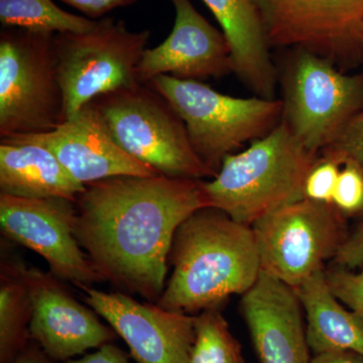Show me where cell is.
Here are the masks:
<instances>
[{"label":"cell","mask_w":363,"mask_h":363,"mask_svg":"<svg viewBox=\"0 0 363 363\" xmlns=\"http://www.w3.org/2000/svg\"><path fill=\"white\" fill-rule=\"evenodd\" d=\"M74 235L105 281L157 302L179 227L210 207L204 182L116 176L85 185Z\"/></svg>","instance_id":"1"},{"label":"cell","mask_w":363,"mask_h":363,"mask_svg":"<svg viewBox=\"0 0 363 363\" xmlns=\"http://www.w3.org/2000/svg\"><path fill=\"white\" fill-rule=\"evenodd\" d=\"M169 259L173 274L156 304L185 314L243 295L262 272L252 225L212 207L198 210L181 224Z\"/></svg>","instance_id":"2"},{"label":"cell","mask_w":363,"mask_h":363,"mask_svg":"<svg viewBox=\"0 0 363 363\" xmlns=\"http://www.w3.org/2000/svg\"><path fill=\"white\" fill-rule=\"evenodd\" d=\"M319 156L281 121L248 149L227 156L213 180L204 182L210 207L252 225L269 212L305 199L306 178Z\"/></svg>","instance_id":"3"},{"label":"cell","mask_w":363,"mask_h":363,"mask_svg":"<svg viewBox=\"0 0 363 363\" xmlns=\"http://www.w3.org/2000/svg\"><path fill=\"white\" fill-rule=\"evenodd\" d=\"M149 84L175 109L196 154L216 174L227 156L264 138L283 119V101L277 98L229 96L201 81L169 75Z\"/></svg>","instance_id":"4"},{"label":"cell","mask_w":363,"mask_h":363,"mask_svg":"<svg viewBox=\"0 0 363 363\" xmlns=\"http://www.w3.org/2000/svg\"><path fill=\"white\" fill-rule=\"evenodd\" d=\"M92 104L119 147L161 175L191 180L217 175L196 154L175 109L152 88L138 84Z\"/></svg>","instance_id":"5"},{"label":"cell","mask_w":363,"mask_h":363,"mask_svg":"<svg viewBox=\"0 0 363 363\" xmlns=\"http://www.w3.org/2000/svg\"><path fill=\"white\" fill-rule=\"evenodd\" d=\"M55 35L4 28L0 35V138L50 133L66 121Z\"/></svg>","instance_id":"6"},{"label":"cell","mask_w":363,"mask_h":363,"mask_svg":"<svg viewBox=\"0 0 363 363\" xmlns=\"http://www.w3.org/2000/svg\"><path fill=\"white\" fill-rule=\"evenodd\" d=\"M150 38V30L135 32L112 18L97 20L88 32L55 35L66 121L102 95L140 84L138 68Z\"/></svg>","instance_id":"7"},{"label":"cell","mask_w":363,"mask_h":363,"mask_svg":"<svg viewBox=\"0 0 363 363\" xmlns=\"http://www.w3.org/2000/svg\"><path fill=\"white\" fill-rule=\"evenodd\" d=\"M283 74V121L301 143L320 155L363 107V72L346 74L333 62L291 49Z\"/></svg>","instance_id":"8"},{"label":"cell","mask_w":363,"mask_h":363,"mask_svg":"<svg viewBox=\"0 0 363 363\" xmlns=\"http://www.w3.org/2000/svg\"><path fill=\"white\" fill-rule=\"evenodd\" d=\"M252 227L262 271L294 289L323 271L348 236L337 208L308 199L278 208Z\"/></svg>","instance_id":"9"},{"label":"cell","mask_w":363,"mask_h":363,"mask_svg":"<svg viewBox=\"0 0 363 363\" xmlns=\"http://www.w3.org/2000/svg\"><path fill=\"white\" fill-rule=\"evenodd\" d=\"M267 42L274 48L304 49L338 68L359 64L358 39L363 0H252Z\"/></svg>","instance_id":"10"},{"label":"cell","mask_w":363,"mask_h":363,"mask_svg":"<svg viewBox=\"0 0 363 363\" xmlns=\"http://www.w3.org/2000/svg\"><path fill=\"white\" fill-rule=\"evenodd\" d=\"M75 202L66 198L26 199L0 194L4 235L39 253L52 276L82 289L105 279L74 235Z\"/></svg>","instance_id":"11"},{"label":"cell","mask_w":363,"mask_h":363,"mask_svg":"<svg viewBox=\"0 0 363 363\" xmlns=\"http://www.w3.org/2000/svg\"><path fill=\"white\" fill-rule=\"evenodd\" d=\"M81 290L86 304L123 338L136 362L188 363L195 316L143 304L123 293H105L91 286Z\"/></svg>","instance_id":"12"},{"label":"cell","mask_w":363,"mask_h":363,"mask_svg":"<svg viewBox=\"0 0 363 363\" xmlns=\"http://www.w3.org/2000/svg\"><path fill=\"white\" fill-rule=\"evenodd\" d=\"M4 140L42 145L83 185L116 176L161 175L119 147L92 102L50 133L13 136Z\"/></svg>","instance_id":"13"},{"label":"cell","mask_w":363,"mask_h":363,"mask_svg":"<svg viewBox=\"0 0 363 363\" xmlns=\"http://www.w3.org/2000/svg\"><path fill=\"white\" fill-rule=\"evenodd\" d=\"M175 9L173 30L162 44L143 54L140 84L161 75L201 81L233 73L230 45L222 30L202 16L191 0H169Z\"/></svg>","instance_id":"14"},{"label":"cell","mask_w":363,"mask_h":363,"mask_svg":"<svg viewBox=\"0 0 363 363\" xmlns=\"http://www.w3.org/2000/svg\"><path fill=\"white\" fill-rule=\"evenodd\" d=\"M57 279L28 267L33 305L30 333L51 359L67 362L111 342L114 333L72 297Z\"/></svg>","instance_id":"15"},{"label":"cell","mask_w":363,"mask_h":363,"mask_svg":"<svg viewBox=\"0 0 363 363\" xmlns=\"http://www.w3.org/2000/svg\"><path fill=\"white\" fill-rule=\"evenodd\" d=\"M295 289L260 272L241 309L262 363H310V346Z\"/></svg>","instance_id":"16"},{"label":"cell","mask_w":363,"mask_h":363,"mask_svg":"<svg viewBox=\"0 0 363 363\" xmlns=\"http://www.w3.org/2000/svg\"><path fill=\"white\" fill-rule=\"evenodd\" d=\"M230 45L233 73L257 97L274 99L277 69L259 11L252 0H203Z\"/></svg>","instance_id":"17"},{"label":"cell","mask_w":363,"mask_h":363,"mask_svg":"<svg viewBox=\"0 0 363 363\" xmlns=\"http://www.w3.org/2000/svg\"><path fill=\"white\" fill-rule=\"evenodd\" d=\"M84 189L42 145L1 140L0 194L26 199L66 198L76 202Z\"/></svg>","instance_id":"18"},{"label":"cell","mask_w":363,"mask_h":363,"mask_svg":"<svg viewBox=\"0 0 363 363\" xmlns=\"http://www.w3.org/2000/svg\"><path fill=\"white\" fill-rule=\"evenodd\" d=\"M295 290L305 310L308 343L315 354L353 351L363 357L362 322L332 293L324 269Z\"/></svg>","instance_id":"19"},{"label":"cell","mask_w":363,"mask_h":363,"mask_svg":"<svg viewBox=\"0 0 363 363\" xmlns=\"http://www.w3.org/2000/svg\"><path fill=\"white\" fill-rule=\"evenodd\" d=\"M28 267L18 257H1L0 267V362L7 363L26 350L33 316Z\"/></svg>","instance_id":"20"},{"label":"cell","mask_w":363,"mask_h":363,"mask_svg":"<svg viewBox=\"0 0 363 363\" xmlns=\"http://www.w3.org/2000/svg\"><path fill=\"white\" fill-rule=\"evenodd\" d=\"M96 21L68 13L54 0H0V23L4 28L51 35L84 33Z\"/></svg>","instance_id":"21"},{"label":"cell","mask_w":363,"mask_h":363,"mask_svg":"<svg viewBox=\"0 0 363 363\" xmlns=\"http://www.w3.org/2000/svg\"><path fill=\"white\" fill-rule=\"evenodd\" d=\"M188 363H243L240 345L216 308L195 316V339Z\"/></svg>","instance_id":"22"},{"label":"cell","mask_w":363,"mask_h":363,"mask_svg":"<svg viewBox=\"0 0 363 363\" xmlns=\"http://www.w3.org/2000/svg\"><path fill=\"white\" fill-rule=\"evenodd\" d=\"M332 203L345 217L363 214V172L353 162L341 167Z\"/></svg>","instance_id":"23"},{"label":"cell","mask_w":363,"mask_h":363,"mask_svg":"<svg viewBox=\"0 0 363 363\" xmlns=\"http://www.w3.org/2000/svg\"><path fill=\"white\" fill-rule=\"evenodd\" d=\"M341 167L333 157L320 155L306 178L305 199L333 204L334 191Z\"/></svg>","instance_id":"24"},{"label":"cell","mask_w":363,"mask_h":363,"mask_svg":"<svg viewBox=\"0 0 363 363\" xmlns=\"http://www.w3.org/2000/svg\"><path fill=\"white\" fill-rule=\"evenodd\" d=\"M332 293L342 304L347 306L363 324V267L359 272L336 267L325 272Z\"/></svg>","instance_id":"25"},{"label":"cell","mask_w":363,"mask_h":363,"mask_svg":"<svg viewBox=\"0 0 363 363\" xmlns=\"http://www.w3.org/2000/svg\"><path fill=\"white\" fill-rule=\"evenodd\" d=\"M320 155L333 157L342 166L353 162L363 172V107L352 117L333 145Z\"/></svg>","instance_id":"26"},{"label":"cell","mask_w":363,"mask_h":363,"mask_svg":"<svg viewBox=\"0 0 363 363\" xmlns=\"http://www.w3.org/2000/svg\"><path fill=\"white\" fill-rule=\"evenodd\" d=\"M334 260L338 267L348 269L363 267V220L354 233L347 236Z\"/></svg>","instance_id":"27"},{"label":"cell","mask_w":363,"mask_h":363,"mask_svg":"<svg viewBox=\"0 0 363 363\" xmlns=\"http://www.w3.org/2000/svg\"><path fill=\"white\" fill-rule=\"evenodd\" d=\"M77 9L86 18L91 20H100L105 14L114 9H121L135 4L138 0H60Z\"/></svg>","instance_id":"28"},{"label":"cell","mask_w":363,"mask_h":363,"mask_svg":"<svg viewBox=\"0 0 363 363\" xmlns=\"http://www.w3.org/2000/svg\"><path fill=\"white\" fill-rule=\"evenodd\" d=\"M66 363H130L123 350L111 344H104L99 350L79 359H69Z\"/></svg>","instance_id":"29"},{"label":"cell","mask_w":363,"mask_h":363,"mask_svg":"<svg viewBox=\"0 0 363 363\" xmlns=\"http://www.w3.org/2000/svg\"><path fill=\"white\" fill-rule=\"evenodd\" d=\"M310 363H363V357L353 351H334L315 354Z\"/></svg>","instance_id":"30"},{"label":"cell","mask_w":363,"mask_h":363,"mask_svg":"<svg viewBox=\"0 0 363 363\" xmlns=\"http://www.w3.org/2000/svg\"><path fill=\"white\" fill-rule=\"evenodd\" d=\"M51 358L38 350H25L7 363H52Z\"/></svg>","instance_id":"31"},{"label":"cell","mask_w":363,"mask_h":363,"mask_svg":"<svg viewBox=\"0 0 363 363\" xmlns=\"http://www.w3.org/2000/svg\"><path fill=\"white\" fill-rule=\"evenodd\" d=\"M358 60H359V64H363V26L358 39Z\"/></svg>","instance_id":"32"}]
</instances>
